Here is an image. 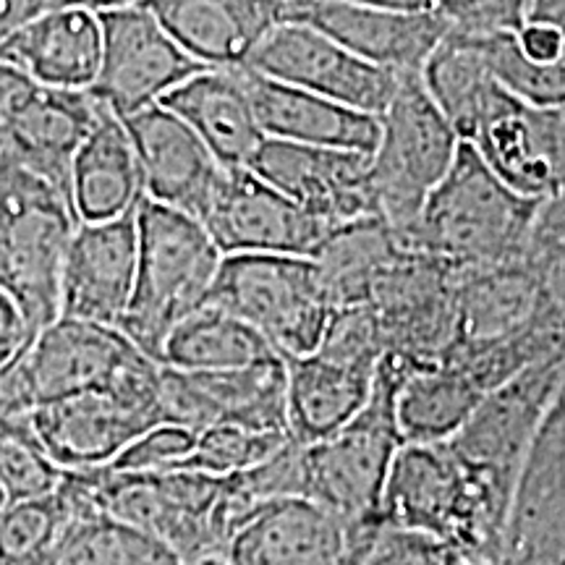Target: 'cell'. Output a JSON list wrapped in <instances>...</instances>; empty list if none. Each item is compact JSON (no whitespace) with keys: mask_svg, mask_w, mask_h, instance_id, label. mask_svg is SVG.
I'll list each match as a JSON object with an SVG mask.
<instances>
[{"mask_svg":"<svg viewBox=\"0 0 565 565\" xmlns=\"http://www.w3.org/2000/svg\"><path fill=\"white\" fill-rule=\"evenodd\" d=\"M513 487L463 463L448 443H406L387 475L380 521L443 540L469 565H498Z\"/></svg>","mask_w":565,"mask_h":565,"instance_id":"obj_1","label":"cell"},{"mask_svg":"<svg viewBox=\"0 0 565 565\" xmlns=\"http://www.w3.org/2000/svg\"><path fill=\"white\" fill-rule=\"evenodd\" d=\"M542 204L524 200L461 141L454 166L427 196L401 249L454 270L524 263Z\"/></svg>","mask_w":565,"mask_h":565,"instance_id":"obj_2","label":"cell"},{"mask_svg":"<svg viewBox=\"0 0 565 565\" xmlns=\"http://www.w3.org/2000/svg\"><path fill=\"white\" fill-rule=\"evenodd\" d=\"M223 254L202 223L141 200L137 207V278L121 333L158 364L179 322L207 303Z\"/></svg>","mask_w":565,"mask_h":565,"instance_id":"obj_3","label":"cell"},{"mask_svg":"<svg viewBox=\"0 0 565 565\" xmlns=\"http://www.w3.org/2000/svg\"><path fill=\"white\" fill-rule=\"evenodd\" d=\"M419 364L387 351L377 364L370 404L328 440L301 448L303 500L345 521H380V500L391 466L404 448L395 422V395Z\"/></svg>","mask_w":565,"mask_h":565,"instance_id":"obj_4","label":"cell"},{"mask_svg":"<svg viewBox=\"0 0 565 565\" xmlns=\"http://www.w3.org/2000/svg\"><path fill=\"white\" fill-rule=\"evenodd\" d=\"M76 225L61 189L0 152V288L38 333L61 317V267Z\"/></svg>","mask_w":565,"mask_h":565,"instance_id":"obj_5","label":"cell"},{"mask_svg":"<svg viewBox=\"0 0 565 565\" xmlns=\"http://www.w3.org/2000/svg\"><path fill=\"white\" fill-rule=\"evenodd\" d=\"M207 307L257 330L282 362L303 359L320 349L333 317L315 259L280 254L223 257Z\"/></svg>","mask_w":565,"mask_h":565,"instance_id":"obj_6","label":"cell"},{"mask_svg":"<svg viewBox=\"0 0 565 565\" xmlns=\"http://www.w3.org/2000/svg\"><path fill=\"white\" fill-rule=\"evenodd\" d=\"M380 139L370 154L377 215L395 236L419 217L427 196L454 166L461 139L427 95L419 76H401L393 100L377 116Z\"/></svg>","mask_w":565,"mask_h":565,"instance_id":"obj_7","label":"cell"},{"mask_svg":"<svg viewBox=\"0 0 565 565\" xmlns=\"http://www.w3.org/2000/svg\"><path fill=\"white\" fill-rule=\"evenodd\" d=\"M87 498L118 524L145 534L192 565L207 555H223L215 529V508L223 479L196 471H158V475H121L108 466L71 471Z\"/></svg>","mask_w":565,"mask_h":565,"instance_id":"obj_8","label":"cell"},{"mask_svg":"<svg viewBox=\"0 0 565 565\" xmlns=\"http://www.w3.org/2000/svg\"><path fill=\"white\" fill-rule=\"evenodd\" d=\"M30 422L45 456L61 471L103 469L137 437L166 424L160 364L145 359L105 391L34 408Z\"/></svg>","mask_w":565,"mask_h":565,"instance_id":"obj_9","label":"cell"},{"mask_svg":"<svg viewBox=\"0 0 565 565\" xmlns=\"http://www.w3.org/2000/svg\"><path fill=\"white\" fill-rule=\"evenodd\" d=\"M461 141L524 200L565 194V105L526 103L494 82Z\"/></svg>","mask_w":565,"mask_h":565,"instance_id":"obj_10","label":"cell"},{"mask_svg":"<svg viewBox=\"0 0 565 565\" xmlns=\"http://www.w3.org/2000/svg\"><path fill=\"white\" fill-rule=\"evenodd\" d=\"M100 19L103 55L92 97L118 118L160 105L183 82L207 66L196 63L162 30L147 3L95 6Z\"/></svg>","mask_w":565,"mask_h":565,"instance_id":"obj_11","label":"cell"},{"mask_svg":"<svg viewBox=\"0 0 565 565\" xmlns=\"http://www.w3.org/2000/svg\"><path fill=\"white\" fill-rule=\"evenodd\" d=\"M278 24H307L328 34L359 58L419 76L424 63L445 40V21L437 3H278Z\"/></svg>","mask_w":565,"mask_h":565,"instance_id":"obj_12","label":"cell"},{"mask_svg":"<svg viewBox=\"0 0 565 565\" xmlns=\"http://www.w3.org/2000/svg\"><path fill=\"white\" fill-rule=\"evenodd\" d=\"M242 68L374 118L401 82L398 74L372 66L307 24H275Z\"/></svg>","mask_w":565,"mask_h":565,"instance_id":"obj_13","label":"cell"},{"mask_svg":"<svg viewBox=\"0 0 565 565\" xmlns=\"http://www.w3.org/2000/svg\"><path fill=\"white\" fill-rule=\"evenodd\" d=\"M383 521H345L301 498L246 519L223 550L228 565H362Z\"/></svg>","mask_w":565,"mask_h":565,"instance_id":"obj_14","label":"cell"},{"mask_svg":"<svg viewBox=\"0 0 565 565\" xmlns=\"http://www.w3.org/2000/svg\"><path fill=\"white\" fill-rule=\"evenodd\" d=\"M145 353L121 330L58 317L21 353L13 366L30 408L105 391L145 362Z\"/></svg>","mask_w":565,"mask_h":565,"instance_id":"obj_15","label":"cell"},{"mask_svg":"<svg viewBox=\"0 0 565 565\" xmlns=\"http://www.w3.org/2000/svg\"><path fill=\"white\" fill-rule=\"evenodd\" d=\"M246 171L299 204L330 233L380 221L370 183V154L265 139Z\"/></svg>","mask_w":565,"mask_h":565,"instance_id":"obj_16","label":"cell"},{"mask_svg":"<svg viewBox=\"0 0 565 565\" xmlns=\"http://www.w3.org/2000/svg\"><path fill=\"white\" fill-rule=\"evenodd\" d=\"M563 370L565 356L550 359L487 393L448 448L471 469L513 487L542 422L555 406Z\"/></svg>","mask_w":565,"mask_h":565,"instance_id":"obj_17","label":"cell"},{"mask_svg":"<svg viewBox=\"0 0 565 565\" xmlns=\"http://www.w3.org/2000/svg\"><path fill=\"white\" fill-rule=\"evenodd\" d=\"M166 424L204 433L217 424L288 433L286 364L282 359L236 372H173L160 366Z\"/></svg>","mask_w":565,"mask_h":565,"instance_id":"obj_18","label":"cell"},{"mask_svg":"<svg viewBox=\"0 0 565 565\" xmlns=\"http://www.w3.org/2000/svg\"><path fill=\"white\" fill-rule=\"evenodd\" d=\"M498 565H565V412L557 401L515 477Z\"/></svg>","mask_w":565,"mask_h":565,"instance_id":"obj_19","label":"cell"},{"mask_svg":"<svg viewBox=\"0 0 565 565\" xmlns=\"http://www.w3.org/2000/svg\"><path fill=\"white\" fill-rule=\"evenodd\" d=\"M204 231L223 257L280 254L312 259L333 233L299 204L275 192L249 171H228L204 215Z\"/></svg>","mask_w":565,"mask_h":565,"instance_id":"obj_20","label":"cell"},{"mask_svg":"<svg viewBox=\"0 0 565 565\" xmlns=\"http://www.w3.org/2000/svg\"><path fill=\"white\" fill-rule=\"evenodd\" d=\"M137 152L145 200L204 221L225 181V168L204 141L162 105L121 118Z\"/></svg>","mask_w":565,"mask_h":565,"instance_id":"obj_21","label":"cell"},{"mask_svg":"<svg viewBox=\"0 0 565 565\" xmlns=\"http://www.w3.org/2000/svg\"><path fill=\"white\" fill-rule=\"evenodd\" d=\"M137 278V210L105 223H79L61 267V317L121 328Z\"/></svg>","mask_w":565,"mask_h":565,"instance_id":"obj_22","label":"cell"},{"mask_svg":"<svg viewBox=\"0 0 565 565\" xmlns=\"http://www.w3.org/2000/svg\"><path fill=\"white\" fill-rule=\"evenodd\" d=\"M97 110L100 100L89 92L47 89L19 79L3 108V154L68 196L71 162Z\"/></svg>","mask_w":565,"mask_h":565,"instance_id":"obj_23","label":"cell"},{"mask_svg":"<svg viewBox=\"0 0 565 565\" xmlns=\"http://www.w3.org/2000/svg\"><path fill=\"white\" fill-rule=\"evenodd\" d=\"M103 55L95 6L47 3L0 42V66L47 89L89 92Z\"/></svg>","mask_w":565,"mask_h":565,"instance_id":"obj_24","label":"cell"},{"mask_svg":"<svg viewBox=\"0 0 565 565\" xmlns=\"http://www.w3.org/2000/svg\"><path fill=\"white\" fill-rule=\"evenodd\" d=\"M471 47L511 95L534 105H565V3H521L505 30Z\"/></svg>","mask_w":565,"mask_h":565,"instance_id":"obj_25","label":"cell"},{"mask_svg":"<svg viewBox=\"0 0 565 565\" xmlns=\"http://www.w3.org/2000/svg\"><path fill=\"white\" fill-rule=\"evenodd\" d=\"M242 76L265 139L359 154H372L377 147L380 121L374 116L265 79L249 68H242Z\"/></svg>","mask_w":565,"mask_h":565,"instance_id":"obj_26","label":"cell"},{"mask_svg":"<svg viewBox=\"0 0 565 565\" xmlns=\"http://www.w3.org/2000/svg\"><path fill=\"white\" fill-rule=\"evenodd\" d=\"M183 53L207 68H242L278 24V3L252 0H162L147 3Z\"/></svg>","mask_w":565,"mask_h":565,"instance_id":"obj_27","label":"cell"},{"mask_svg":"<svg viewBox=\"0 0 565 565\" xmlns=\"http://www.w3.org/2000/svg\"><path fill=\"white\" fill-rule=\"evenodd\" d=\"M160 105L204 141L225 171H246L265 141L242 68H204Z\"/></svg>","mask_w":565,"mask_h":565,"instance_id":"obj_28","label":"cell"},{"mask_svg":"<svg viewBox=\"0 0 565 565\" xmlns=\"http://www.w3.org/2000/svg\"><path fill=\"white\" fill-rule=\"evenodd\" d=\"M286 364L288 433L301 448L322 443L370 404L377 366L341 362L315 351Z\"/></svg>","mask_w":565,"mask_h":565,"instance_id":"obj_29","label":"cell"},{"mask_svg":"<svg viewBox=\"0 0 565 565\" xmlns=\"http://www.w3.org/2000/svg\"><path fill=\"white\" fill-rule=\"evenodd\" d=\"M68 200L76 223L116 221L145 200L129 131L105 103L71 162Z\"/></svg>","mask_w":565,"mask_h":565,"instance_id":"obj_30","label":"cell"},{"mask_svg":"<svg viewBox=\"0 0 565 565\" xmlns=\"http://www.w3.org/2000/svg\"><path fill=\"white\" fill-rule=\"evenodd\" d=\"M542 303V280L526 259L484 270H458L454 349L494 343L521 333Z\"/></svg>","mask_w":565,"mask_h":565,"instance_id":"obj_31","label":"cell"},{"mask_svg":"<svg viewBox=\"0 0 565 565\" xmlns=\"http://www.w3.org/2000/svg\"><path fill=\"white\" fill-rule=\"evenodd\" d=\"M71 519L42 565H183L171 550L118 524L87 498L76 475L63 471Z\"/></svg>","mask_w":565,"mask_h":565,"instance_id":"obj_32","label":"cell"},{"mask_svg":"<svg viewBox=\"0 0 565 565\" xmlns=\"http://www.w3.org/2000/svg\"><path fill=\"white\" fill-rule=\"evenodd\" d=\"M484 393L450 362L416 370L395 395V422L404 443L440 445L461 433Z\"/></svg>","mask_w":565,"mask_h":565,"instance_id":"obj_33","label":"cell"},{"mask_svg":"<svg viewBox=\"0 0 565 565\" xmlns=\"http://www.w3.org/2000/svg\"><path fill=\"white\" fill-rule=\"evenodd\" d=\"M275 359L280 356L257 330L204 303L175 324L158 364L173 372H236Z\"/></svg>","mask_w":565,"mask_h":565,"instance_id":"obj_34","label":"cell"},{"mask_svg":"<svg viewBox=\"0 0 565 565\" xmlns=\"http://www.w3.org/2000/svg\"><path fill=\"white\" fill-rule=\"evenodd\" d=\"M406 257L395 233L383 221H364L335 231L315 254L330 307H362L370 303L380 278Z\"/></svg>","mask_w":565,"mask_h":565,"instance_id":"obj_35","label":"cell"},{"mask_svg":"<svg viewBox=\"0 0 565 565\" xmlns=\"http://www.w3.org/2000/svg\"><path fill=\"white\" fill-rule=\"evenodd\" d=\"M30 414L13 366H6L0 370V490L6 503L51 494L63 479L34 437Z\"/></svg>","mask_w":565,"mask_h":565,"instance_id":"obj_36","label":"cell"},{"mask_svg":"<svg viewBox=\"0 0 565 565\" xmlns=\"http://www.w3.org/2000/svg\"><path fill=\"white\" fill-rule=\"evenodd\" d=\"M71 519V500L63 484L51 494L0 511V565H42Z\"/></svg>","mask_w":565,"mask_h":565,"instance_id":"obj_37","label":"cell"},{"mask_svg":"<svg viewBox=\"0 0 565 565\" xmlns=\"http://www.w3.org/2000/svg\"><path fill=\"white\" fill-rule=\"evenodd\" d=\"M291 443V435L257 433V429L236 427V424H217V427L196 435L194 454L181 463V471L225 479L270 461Z\"/></svg>","mask_w":565,"mask_h":565,"instance_id":"obj_38","label":"cell"},{"mask_svg":"<svg viewBox=\"0 0 565 565\" xmlns=\"http://www.w3.org/2000/svg\"><path fill=\"white\" fill-rule=\"evenodd\" d=\"M196 433L179 424H158V427L137 437L108 469L121 475H158V471H175L194 454Z\"/></svg>","mask_w":565,"mask_h":565,"instance_id":"obj_39","label":"cell"},{"mask_svg":"<svg viewBox=\"0 0 565 565\" xmlns=\"http://www.w3.org/2000/svg\"><path fill=\"white\" fill-rule=\"evenodd\" d=\"M362 565H469L463 555L445 545L443 540L408 532V529L383 526L377 540L372 542Z\"/></svg>","mask_w":565,"mask_h":565,"instance_id":"obj_40","label":"cell"},{"mask_svg":"<svg viewBox=\"0 0 565 565\" xmlns=\"http://www.w3.org/2000/svg\"><path fill=\"white\" fill-rule=\"evenodd\" d=\"M34 338H38V330L21 303L0 288V370L17 364Z\"/></svg>","mask_w":565,"mask_h":565,"instance_id":"obj_41","label":"cell"},{"mask_svg":"<svg viewBox=\"0 0 565 565\" xmlns=\"http://www.w3.org/2000/svg\"><path fill=\"white\" fill-rule=\"evenodd\" d=\"M534 270L540 275L542 291H545L547 301L565 317V249L553 254V257H547L545 263L536 265Z\"/></svg>","mask_w":565,"mask_h":565,"instance_id":"obj_42","label":"cell"},{"mask_svg":"<svg viewBox=\"0 0 565 565\" xmlns=\"http://www.w3.org/2000/svg\"><path fill=\"white\" fill-rule=\"evenodd\" d=\"M47 3H24V0H0V42L24 24L26 19H32L34 13L45 11Z\"/></svg>","mask_w":565,"mask_h":565,"instance_id":"obj_43","label":"cell"},{"mask_svg":"<svg viewBox=\"0 0 565 565\" xmlns=\"http://www.w3.org/2000/svg\"><path fill=\"white\" fill-rule=\"evenodd\" d=\"M21 76L13 74V71L0 66V152H3V108H6V100H9L11 89L17 87Z\"/></svg>","mask_w":565,"mask_h":565,"instance_id":"obj_44","label":"cell"},{"mask_svg":"<svg viewBox=\"0 0 565 565\" xmlns=\"http://www.w3.org/2000/svg\"><path fill=\"white\" fill-rule=\"evenodd\" d=\"M192 565H228V563H225L223 555H207V557H202V561H196Z\"/></svg>","mask_w":565,"mask_h":565,"instance_id":"obj_45","label":"cell"},{"mask_svg":"<svg viewBox=\"0 0 565 565\" xmlns=\"http://www.w3.org/2000/svg\"><path fill=\"white\" fill-rule=\"evenodd\" d=\"M557 406H561L563 408V412H565V370H563V380H561V387H557Z\"/></svg>","mask_w":565,"mask_h":565,"instance_id":"obj_46","label":"cell"},{"mask_svg":"<svg viewBox=\"0 0 565 565\" xmlns=\"http://www.w3.org/2000/svg\"><path fill=\"white\" fill-rule=\"evenodd\" d=\"M3 505H6V494H3V490H0V511H3Z\"/></svg>","mask_w":565,"mask_h":565,"instance_id":"obj_47","label":"cell"}]
</instances>
